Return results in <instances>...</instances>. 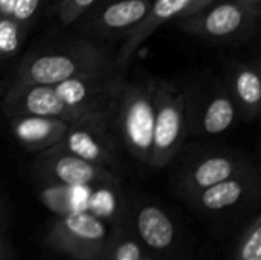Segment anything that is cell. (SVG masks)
<instances>
[{
    "label": "cell",
    "mask_w": 261,
    "mask_h": 260,
    "mask_svg": "<svg viewBox=\"0 0 261 260\" xmlns=\"http://www.w3.org/2000/svg\"><path fill=\"white\" fill-rule=\"evenodd\" d=\"M109 72H116L115 51L106 43L78 35L28 51L20 58L6 86L55 84L81 75Z\"/></svg>",
    "instance_id": "1"
},
{
    "label": "cell",
    "mask_w": 261,
    "mask_h": 260,
    "mask_svg": "<svg viewBox=\"0 0 261 260\" xmlns=\"http://www.w3.org/2000/svg\"><path fill=\"white\" fill-rule=\"evenodd\" d=\"M154 121V78H121L109 110V127L122 149L148 166Z\"/></svg>",
    "instance_id": "2"
},
{
    "label": "cell",
    "mask_w": 261,
    "mask_h": 260,
    "mask_svg": "<svg viewBox=\"0 0 261 260\" xmlns=\"http://www.w3.org/2000/svg\"><path fill=\"white\" fill-rule=\"evenodd\" d=\"M124 213L153 260L194 259L187 234L162 204L136 195L124 204Z\"/></svg>",
    "instance_id": "3"
},
{
    "label": "cell",
    "mask_w": 261,
    "mask_h": 260,
    "mask_svg": "<svg viewBox=\"0 0 261 260\" xmlns=\"http://www.w3.org/2000/svg\"><path fill=\"white\" fill-rule=\"evenodd\" d=\"M261 15L236 0H211L174 26L213 43H242L258 34Z\"/></svg>",
    "instance_id": "4"
},
{
    "label": "cell",
    "mask_w": 261,
    "mask_h": 260,
    "mask_svg": "<svg viewBox=\"0 0 261 260\" xmlns=\"http://www.w3.org/2000/svg\"><path fill=\"white\" fill-rule=\"evenodd\" d=\"M188 135L185 90L173 80L154 78V121L148 166L164 169L182 150Z\"/></svg>",
    "instance_id": "5"
},
{
    "label": "cell",
    "mask_w": 261,
    "mask_h": 260,
    "mask_svg": "<svg viewBox=\"0 0 261 260\" xmlns=\"http://www.w3.org/2000/svg\"><path fill=\"white\" fill-rule=\"evenodd\" d=\"M109 231L110 227L101 216L72 210L57 216L43 242L70 260H101Z\"/></svg>",
    "instance_id": "6"
},
{
    "label": "cell",
    "mask_w": 261,
    "mask_h": 260,
    "mask_svg": "<svg viewBox=\"0 0 261 260\" xmlns=\"http://www.w3.org/2000/svg\"><path fill=\"white\" fill-rule=\"evenodd\" d=\"M258 167L203 188L184 202L199 218L206 221H228L248 213L260 199Z\"/></svg>",
    "instance_id": "7"
},
{
    "label": "cell",
    "mask_w": 261,
    "mask_h": 260,
    "mask_svg": "<svg viewBox=\"0 0 261 260\" xmlns=\"http://www.w3.org/2000/svg\"><path fill=\"white\" fill-rule=\"evenodd\" d=\"M187 129L193 136H219L240 120V112L223 80L184 87Z\"/></svg>",
    "instance_id": "8"
},
{
    "label": "cell",
    "mask_w": 261,
    "mask_h": 260,
    "mask_svg": "<svg viewBox=\"0 0 261 260\" xmlns=\"http://www.w3.org/2000/svg\"><path fill=\"white\" fill-rule=\"evenodd\" d=\"M255 164L252 159L236 149H211L196 152L185 158L176 172L174 192L185 201L191 195L208 188L217 182L242 175Z\"/></svg>",
    "instance_id": "9"
},
{
    "label": "cell",
    "mask_w": 261,
    "mask_h": 260,
    "mask_svg": "<svg viewBox=\"0 0 261 260\" xmlns=\"http://www.w3.org/2000/svg\"><path fill=\"white\" fill-rule=\"evenodd\" d=\"M32 172L40 182L49 187H119V175L115 172L55 147L35 153Z\"/></svg>",
    "instance_id": "10"
},
{
    "label": "cell",
    "mask_w": 261,
    "mask_h": 260,
    "mask_svg": "<svg viewBox=\"0 0 261 260\" xmlns=\"http://www.w3.org/2000/svg\"><path fill=\"white\" fill-rule=\"evenodd\" d=\"M153 0H101L72 28L81 37L106 43L127 38L145 18Z\"/></svg>",
    "instance_id": "11"
},
{
    "label": "cell",
    "mask_w": 261,
    "mask_h": 260,
    "mask_svg": "<svg viewBox=\"0 0 261 260\" xmlns=\"http://www.w3.org/2000/svg\"><path fill=\"white\" fill-rule=\"evenodd\" d=\"M211 0H153L145 18L115 51V70L125 75L139 48L165 23H173Z\"/></svg>",
    "instance_id": "12"
},
{
    "label": "cell",
    "mask_w": 261,
    "mask_h": 260,
    "mask_svg": "<svg viewBox=\"0 0 261 260\" xmlns=\"http://www.w3.org/2000/svg\"><path fill=\"white\" fill-rule=\"evenodd\" d=\"M54 147L106 167L116 175L121 170V159L118 156L115 136L110 132V127L104 123L72 124Z\"/></svg>",
    "instance_id": "13"
},
{
    "label": "cell",
    "mask_w": 261,
    "mask_h": 260,
    "mask_svg": "<svg viewBox=\"0 0 261 260\" xmlns=\"http://www.w3.org/2000/svg\"><path fill=\"white\" fill-rule=\"evenodd\" d=\"M44 5L46 0H0V64L21 51Z\"/></svg>",
    "instance_id": "14"
},
{
    "label": "cell",
    "mask_w": 261,
    "mask_h": 260,
    "mask_svg": "<svg viewBox=\"0 0 261 260\" xmlns=\"http://www.w3.org/2000/svg\"><path fill=\"white\" fill-rule=\"evenodd\" d=\"M223 81L236 101L240 118L254 121L261 110V70L258 60H232L226 66Z\"/></svg>",
    "instance_id": "15"
},
{
    "label": "cell",
    "mask_w": 261,
    "mask_h": 260,
    "mask_svg": "<svg viewBox=\"0 0 261 260\" xmlns=\"http://www.w3.org/2000/svg\"><path fill=\"white\" fill-rule=\"evenodd\" d=\"M6 118L12 138L32 153L54 147L73 124L66 120L41 115H11Z\"/></svg>",
    "instance_id": "16"
},
{
    "label": "cell",
    "mask_w": 261,
    "mask_h": 260,
    "mask_svg": "<svg viewBox=\"0 0 261 260\" xmlns=\"http://www.w3.org/2000/svg\"><path fill=\"white\" fill-rule=\"evenodd\" d=\"M148 254L125 218L115 221L109 231V238L101 260H148Z\"/></svg>",
    "instance_id": "17"
},
{
    "label": "cell",
    "mask_w": 261,
    "mask_h": 260,
    "mask_svg": "<svg viewBox=\"0 0 261 260\" xmlns=\"http://www.w3.org/2000/svg\"><path fill=\"white\" fill-rule=\"evenodd\" d=\"M229 260H261V215L249 218L234 241Z\"/></svg>",
    "instance_id": "18"
},
{
    "label": "cell",
    "mask_w": 261,
    "mask_h": 260,
    "mask_svg": "<svg viewBox=\"0 0 261 260\" xmlns=\"http://www.w3.org/2000/svg\"><path fill=\"white\" fill-rule=\"evenodd\" d=\"M101 0H57L52 6L54 20L63 28H72Z\"/></svg>",
    "instance_id": "19"
},
{
    "label": "cell",
    "mask_w": 261,
    "mask_h": 260,
    "mask_svg": "<svg viewBox=\"0 0 261 260\" xmlns=\"http://www.w3.org/2000/svg\"><path fill=\"white\" fill-rule=\"evenodd\" d=\"M0 260H15L14 248L6 234H0Z\"/></svg>",
    "instance_id": "20"
},
{
    "label": "cell",
    "mask_w": 261,
    "mask_h": 260,
    "mask_svg": "<svg viewBox=\"0 0 261 260\" xmlns=\"http://www.w3.org/2000/svg\"><path fill=\"white\" fill-rule=\"evenodd\" d=\"M6 231H8V210L0 195V234H6Z\"/></svg>",
    "instance_id": "21"
},
{
    "label": "cell",
    "mask_w": 261,
    "mask_h": 260,
    "mask_svg": "<svg viewBox=\"0 0 261 260\" xmlns=\"http://www.w3.org/2000/svg\"><path fill=\"white\" fill-rule=\"evenodd\" d=\"M242 5H245L246 8H249L251 11L257 12L261 15V0H236Z\"/></svg>",
    "instance_id": "22"
},
{
    "label": "cell",
    "mask_w": 261,
    "mask_h": 260,
    "mask_svg": "<svg viewBox=\"0 0 261 260\" xmlns=\"http://www.w3.org/2000/svg\"><path fill=\"white\" fill-rule=\"evenodd\" d=\"M148 260H153V259H151V257H148Z\"/></svg>",
    "instance_id": "23"
}]
</instances>
